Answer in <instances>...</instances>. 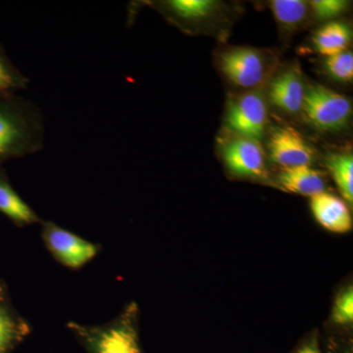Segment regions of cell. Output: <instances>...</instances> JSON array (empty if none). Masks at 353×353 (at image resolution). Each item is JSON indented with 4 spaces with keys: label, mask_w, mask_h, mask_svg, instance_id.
<instances>
[{
    "label": "cell",
    "mask_w": 353,
    "mask_h": 353,
    "mask_svg": "<svg viewBox=\"0 0 353 353\" xmlns=\"http://www.w3.org/2000/svg\"><path fill=\"white\" fill-rule=\"evenodd\" d=\"M332 319L334 324L348 325L353 322V289L343 290L334 301Z\"/></svg>",
    "instance_id": "44dd1931"
},
{
    "label": "cell",
    "mask_w": 353,
    "mask_h": 353,
    "mask_svg": "<svg viewBox=\"0 0 353 353\" xmlns=\"http://www.w3.org/2000/svg\"><path fill=\"white\" fill-rule=\"evenodd\" d=\"M29 85V79L12 63L0 46V97L16 95Z\"/></svg>",
    "instance_id": "ac0fdd59"
},
{
    "label": "cell",
    "mask_w": 353,
    "mask_h": 353,
    "mask_svg": "<svg viewBox=\"0 0 353 353\" xmlns=\"http://www.w3.org/2000/svg\"><path fill=\"white\" fill-rule=\"evenodd\" d=\"M0 213L15 226L27 227L41 224V217L14 190L6 172L0 166Z\"/></svg>",
    "instance_id": "4fadbf2b"
},
{
    "label": "cell",
    "mask_w": 353,
    "mask_h": 353,
    "mask_svg": "<svg viewBox=\"0 0 353 353\" xmlns=\"http://www.w3.org/2000/svg\"><path fill=\"white\" fill-rule=\"evenodd\" d=\"M325 164L347 203H353V155L352 152H333L325 157Z\"/></svg>",
    "instance_id": "e0dca14e"
},
{
    "label": "cell",
    "mask_w": 353,
    "mask_h": 353,
    "mask_svg": "<svg viewBox=\"0 0 353 353\" xmlns=\"http://www.w3.org/2000/svg\"><path fill=\"white\" fill-rule=\"evenodd\" d=\"M301 113L319 131L341 132L347 126L352 116V102L324 85H306Z\"/></svg>",
    "instance_id": "5b68a950"
},
{
    "label": "cell",
    "mask_w": 353,
    "mask_h": 353,
    "mask_svg": "<svg viewBox=\"0 0 353 353\" xmlns=\"http://www.w3.org/2000/svg\"><path fill=\"white\" fill-rule=\"evenodd\" d=\"M294 353H322V352L320 350L318 339L316 336H312L304 341L303 345H299Z\"/></svg>",
    "instance_id": "7402d4cb"
},
{
    "label": "cell",
    "mask_w": 353,
    "mask_h": 353,
    "mask_svg": "<svg viewBox=\"0 0 353 353\" xmlns=\"http://www.w3.org/2000/svg\"><path fill=\"white\" fill-rule=\"evenodd\" d=\"M225 123L228 132L260 141L268 125V108L263 94L248 90L232 95L228 101Z\"/></svg>",
    "instance_id": "ba28073f"
},
{
    "label": "cell",
    "mask_w": 353,
    "mask_h": 353,
    "mask_svg": "<svg viewBox=\"0 0 353 353\" xmlns=\"http://www.w3.org/2000/svg\"><path fill=\"white\" fill-rule=\"evenodd\" d=\"M143 3L188 34H208L225 41L233 25L234 11L222 1L159 0Z\"/></svg>",
    "instance_id": "7a4b0ae2"
},
{
    "label": "cell",
    "mask_w": 353,
    "mask_h": 353,
    "mask_svg": "<svg viewBox=\"0 0 353 353\" xmlns=\"http://www.w3.org/2000/svg\"><path fill=\"white\" fill-rule=\"evenodd\" d=\"M311 210L317 222L333 233L345 234L352 228V218L347 203L329 192L311 197Z\"/></svg>",
    "instance_id": "7c38bea8"
},
{
    "label": "cell",
    "mask_w": 353,
    "mask_h": 353,
    "mask_svg": "<svg viewBox=\"0 0 353 353\" xmlns=\"http://www.w3.org/2000/svg\"><path fill=\"white\" fill-rule=\"evenodd\" d=\"M66 327L87 353H143L137 303L127 304L119 314L104 324L71 321Z\"/></svg>",
    "instance_id": "3957f363"
},
{
    "label": "cell",
    "mask_w": 353,
    "mask_h": 353,
    "mask_svg": "<svg viewBox=\"0 0 353 353\" xmlns=\"http://www.w3.org/2000/svg\"><path fill=\"white\" fill-rule=\"evenodd\" d=\"M218 69L236 87L252 90L268 80L277 65L270 50L252 46H227L217 53Z\"/></svg>",
    "instance_id": "277c9868"
},
{
    "label": "cell",
    "mask_w": 353,
    "mask_h": 353,
    "mask_svg": "<svg viewBox=\"0 0 353 353\" xmlns=\"http://www.w3.org/2000/svg\"><path fill=\"white\" fill-rule=\"evenodd\" d=\"M41 240L51 256L70 270H80L101 252L102 246L64 229L52 221H41Z\"/></svg>",
    "instance_id": "8992f818"
},
{
    "label": "cell",
    "mask_w": 353,
    "mask_h": 353,
    "mask_svg": "<svg viewBox=\"0 0 353 353\" xmlns=\"http://www.w3.org/2000/svg\"><path fill=\"white\" fill-rule=\"evenodd\" d=\"M324 174L309 166L282 169L276 183L283 190L305 196H314L325 192Z\"/></svg>",
    "instance_id": "5bb4252c"
},
{
    "label": "cell",
    "mask_w": 353,
    "mask_h": 353,
    "mask_svg": "<svg viewBox=\"0 0 353 353\" xmlns=\"http://www.w3.org/2000/svg\"><path fill=\"white\" fill-rule=\"evenodd\" d=\"M46 127L41 109L17 95L0 97V166L43 150Z\"/></svg>",
    "instance_id": "6da1fadb"
},
{
    "label": "cell",
    "mask_w": 353,
    "mask_h": 353,
    "mask_svg": "<svg viewBox=\"0 0 353 353\" xmlns=\"http://www.w3.org/2000/svg\"><path fill=\"white\" fill-rule=\"evenodd\" d=\"M269 157L282 169L309 166L313 163L315 150L294 128L289 125H277L269 134Z\"/></svg>",
    "instance_id": "9c48e42d"
},
{
    "label": "cell",
    "mask_w": 353,
    "mask_h": 353,
    "mask_svg": "<svg viewBox=\"0 0 353 353\" xmlns=\"http://www.w3.org/2000/svg\"><path fill=\"white\" fill-rule=\"evenodd\" d=\"M31 333V325L15 308L6 283L0 280V353L13 352Z\"/></svg>",
    "instance_id": "8fae6325"
},
{
    "label": "cell",
    "mask_w": 353,
    "mask_h": 353,
    "mask_svg": "<svg viewBox=\"0 0 353 353\" xmlns=\"http://www.w3.org/2000/svg\"><path fill=\"white\" fill-rule=\"evenodd\" d=\"M323 68L327 75L341 83H352L353 79L352 51L345 50L339 54L325 57Z\"/></svg>",
    "instance_id": "d6986e66"
},
{
    "label": "cell",
    "mask_w": 353,
    "mask_h": 353,
    "mask_svg": "<svg viewBox=\"0 0 353 353\" xmlns=\"http://www.w3.org/2000/svg\"><path fill=\"white\" fill-rule=\"evenodd\" d=\"M352 2L345 0H313L309 2L312 18L316 21H330L347 12Z\"/></svg>",
    "instance_id": "ffe728a7"
},
{
    "label": "cell",
    "mask_w": 353,
    "mask_h": 353,
    "mask_svg": "<svg viewBox=\"0 0 353 353\" xmlns=\"http://www.w3.org/2000/svg\"><path fill=\"white\" fill-rule=\"evenodd\" d=\"M352 39V30L347 23L330 21L316 30L311 43L318 53L327 57L347 50Z\"/></svg>",
    "instance_id": "9a60e30c"
},
{
    "label": "cell",
    "mask_w": 353,
    "mask_h": 353,
    "mask_svg": "<svg viewBox=\"0 0 353 353\" xmlns=\"http://www.w3.org/2000/svg\"><path fill=\"white\" fill-rule=\"evenodd\" d=\"M218 145L225 167L232 175L254 180L268 178L260 141L227 132L219 139Z\"/></svg>",
    "instance_id": "52a82bcc"
},
{
    "label": "cell",
    "mask_w": 353,
    "mask_h": 353,
    "mask_svg": "<svg viewBox=\"0 0 353 353\" xmlns=\"http://www.w3.org/2000/svg\"><path fill=\"white\" fill-rule=\"evenodd\" d=\"M269 6L279 28L285 34L301 31L312 17L309 2L301 0H272Z\"/></svg>",
    "instance_id": "2e32d148"
},
{
    "label": "cell",
    "mask_w": 353,
    "mask_h": 353,
    "mask_svg": "<svg viewBox=\"0 0 353 353\" xmlns=\"http://www.w3.org/2000/svg\"><path fill=\"white\" fill-rule=\"evenodd\" d=\"M306 85L299 64L281 70L269 83L268 99L279 110L296 115L303 110Z\"/></svg>",
    "instance_id": "30bf717a"
}]
</instances>
